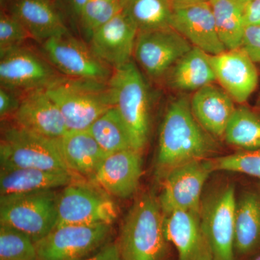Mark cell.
Returning <instances> with one entry per match:
<instances>
[{
    "label": "cell",
    "instance_id": "6da1fadb",
    "mask_svg": "<svg viewBox=\"0 0 260 260\" xmlns=\"http://www.w3.org/2000/svg\"><path fill=\"white\" fill-rule=\"evenodd\" d=\"M217 143L196 120L190 99L180 95L168 105L160 125L156 166L164 177L169 171L194 160H204L216 151Z\"/></svg>",
    "mask_w": 260,
    "mask_h": 260
},
{
    "label": "cell",
    "instance_id": "7a4b0ae2",
    "mask_svg": "<svg viewBox=\"0 0 260 260\" xmlns=\"http://www.w3.org/2000/svg\"><path fill=\"white\" fill-rule=\"evenodd\" d=\"M165 215L158 198L145 193L137 199L121 225L117 246L122 260H165Z\"/></svg>",
    "mask_w": 260,
    "mask_h": 260
},
{
    "label": "cell",
    "instance_id": "3957f363",
    "mask_svg": "<svg viewBox=\"0 0 260 260\" xmlns=\"http://www.w3.org/2000/svg\"><path fill=\"white\" fill-rule=\"evenodd\" d=\"M64 116L68 130H86L114 107L109 82L63 76L45 88Z\"/></svg>",
    "mask_w": 260,
    "mask_h": 260
},
{
    "label": "cell",
    "instance_id": "277c9868",
    "mask_svg": "<svg viewBox=\"0 0 260 260\" xmlns=\"http://www.w3.org/2000/svg\"><path fill=\"white\" fill-rule=\"evenodd\" d=\"M109 85L114 107L129 131L133 148L144 150L150 130V99L144 76L133 61L113 70Z\"/></svg>",
    "mask_w": 260,
    "mask_h": 260
},
{
    "label": "cell",
    "instance_id": "5b68a950",
    "mask_svg": "<svg viewBox=\"0 0 260 260\" xmlns=\"http://www.w3.org/2000/svg\"><path fill=\"white\" fill-rule=\"evenodd\" d=\"M0 161L1 169L70 171L61 155L58 139L32 133L15 123L5 127L2 133Z\"/></svg>",
    "mask_w": 260,
    "mask_h": 260
},
{
    "label": "cell",
    "instance_id": "8992f818",
    "mask_svg": "<svg viewBox=\"0 0 260 260\" xmlns=\"http://www.w3.org/2000/svg\"><path fill=\"white\" fill-rule=\"evenodd\" d=\"M117 214V207L110 195L89 179H76L58 193L56 228L68 225H112Z\"/></svg>",
    "mask_w": 260,
    "mask_h": 260
},
{
    "label": "cell",
    "instance_id": "52a82bcc",
    "mask_svg": "<svg viewBox=\"0 0 260 260\" xmlns=\"http://www.w3.org/2000/svg\"><path fill=\"white\" fill-rule=\"evenodd\" d=\"M55 190L0 197V223L21 231L37 243L57 223Z\"/></svg>",
    "mask_w": 260,
    "mask_h": 260
},
{
    "label": "cell",
    "instance_id": "ba28073f",
    "mask_svg": "<svg viewBox=\"0 0 260 260\" xmlns=\"http://www.w3.org/2000/svg\"><path fill=\"white\" fill-rule=\"evenodd\" d=\"M235 189L228 185L202 200L200 221L213 260H236Z\"/></svg>",
    "mask_w": 260,
    "mask_h": 260
},
{
    "label": "cell",
    "instance_id": "9c48e42d",
    "mask_svg": "<svg viewBox=\"0 0 260 260\" xmlns=\"http://www.w3.org/2000/svg\"><path fill=\"white\" fill-rule=\"evenodd\" d=\"M112 225H68L56 227L35 243L39 260H83L107 245Z\"/></svg>",
    "mask_w": 260,
    "mask_h": 260
},
{
    "label": "cell",
    "instance_id": "30bf717a",
    "mask_svg": "<svg viewBox=\"0 0 260 260\" xmlns=\"http://www.w3.org/2000/svg\"><path fill=\"white\" fill-rule=\"evenodd\" d=\"M43 55L63 76L109 82L112 68L93 52L90 46L69 34L42 44Z\"/></svg>",
    "mask_w": 260,
    "mask_h": 260
},
{
    "label": "cell",
    "instance_id": "8fae6325",
    "mask_svg": "<svg viewBox=\"0 0 260 260\" xmlns=\"http://www.w3.org/2000/svg\"><path fill=\"white\" fill-rule=\"evenodd\" d=\"M213 172L210 160H198L174 168L164 176L158 198L164 215L174 211L200 214L202 191Z\"/></svg>",
    "mask_w": 260,
    "mask_h": 260
},
{
    "label": "cell",
    "instance_id": "7c38bea8",
    "mask_svg": "<svg viewBox=\"0 0 260 260\" xmlns=\"http://www.w3.org/2000/svg\"><path fill=\"white\" fill-rule=\"evenodd\" d=\"M0 57L1 86L18 93L47 88L61 76L45 56L23 46Z\"/></svg>",
    "mask_w": 260,
    "mask_h": 260
},
{
    "label": "cell",
    "instance_id": "4fadbf2b",
    "mask_svg": "<svg viewBox=\"0 0 260 260\" xmlns=\"http://www.w3.org/2000/svg\"><path fill=\"white\" fill-rule=\"evenodd\" d=\"M192 47L173 28L138 32L134 56L150 78L160 79Z\"/></svg>",
    "mask_w": 260,
    "mask_h": 260
},
{
    "label": "cell",
    "instance_id": "5bb4252c",
    "mask_svg": "<svg viewBox=\"0 0 260 260\" xmlns=\"http://www.w3.org/2000/svg\"><path fill=\"white\" fill-rule=\"evenodd\" d=\"M138 34L134 22L121 9L92 34L89 46L101 60L114 70L132 61Z\"/></svg>",
    "mask_w": 260,
    "mask_h": 260
},
{
    "label": "cell",
    "instance_id": "9a60e30c",
    "mask_svg": "<svg viewBox=\"0 0 260 260\" xmlns=\"http://www.w3.org/2000/svg\"><path fill=\"white\" fill-rule=\"evenodd\" d=\"M172 28L210 55L226 51L219 39L209 2L173 5Z\"/></svg>",
    "mask_w": 260,
    "mask_h": 260
},
{
    "label": "cell",
    "instance_id": "2e32d148",
    "mask_svg": "<svg viewBox=\"0 0 260 260\" xmlns=\"http://www.w3.org/2000/svg\"><path fill=\"white\" fill-rule=\"evenodd\" d=\"M216 81L235 103L244 104L257 87L255 63L242 47L210 56Z\"/></svg>",
    "mask_w": 260,
    "mask_h": 260
},
{
    "label": "cell",
    "instance_id": "e0dca14e",
    "mask_svg": "<svg viewBox=\"0 0 260 260\" xmlns=\"http://www.w3.org/2000/svg\"><path fill=\"white\" fill-rule=\"evenodd\" d=\"M142 153L134 149L110 154L89 180L110 196L127 199L135 194L143 174Z\"/></svg>",
    "mask_w": 260,
    "mask_h": 260
},
{
    "label": "cell",
    "instance_id": "ac0fdd59",
    "mask_svg": "<svg viewBox=\"0 0 260 260\" xmlns=\"http://www.w3.org/2000/svg\"><path fill=\"white\" fill-rule=\"evenodd\" d=\"M15 124L51 139L57 140L68 131L64 116L45 88L22 94Z\"/></svg>",
    "mask_w": 260,
    "mask_h": 260
},
{
    "label": "cell",
    "instance_id": "d6986e66",
    "mask_svg": "<svg viewBox=\"0 0 260 260\" xmlns=\"http://www.w3.org/2000/svg\"><path fill=\"white\" fill-rule=\"evenodd\" d=\"M165 217L166 234L177 249V260H213L200 214L174 211Z\"/></svg>",
    "mask_w": 260,
    "mask_h": 260
},
{
    "label": "cell",
    "instance_id": "ffe728a7",
    "mask_svg": "<svg viewBox=\"0 0 260 260\" xmlns=\"http://www.w3.org/2000/svg\"><path fill=\"white\" fill-rule=\"evenodd\" d=\"M190 106L200 125L213 138H224L237 107L235 102L221 87L212 83L197 90L190 99Z\"/></svg>",
    "mask_w": 260,
    "mask_h": 260
},
{
    "label": "cell",
    "instance_id": "44dd1931",
    "mask_svg": "<svg viewBox=\"0 0 260 260\" xmlns=\"http://www.w3.org/2000/svg\"><path fill=\"white\" fill-rule=\"evenodd\" d=\"M80 178L83 177L70 171L44 170L34 168L1 169L0 194L5 196L56 190Z\"/></svg>",
    "mask_w": 260,
    "mask_h": 260
},
{
    "label": "cell",
    "instance_id": "7402d4cb",
    "mask_svg": "<svg viewBox=\"0 0 260 260\" xmlns=\"http://www.w3.org/2000/svg\"><path fill=\"white\" fill-rule=\"evenodd\" d=\"M58 141L69 170L88 179L109 155L87 129L68 130Z\"/></svg>",
    "mask_w": 260,
    "mask_h": 260
},
{
    "label": "cell",
    "instance_id": "603a6c76",
    "mask_svg": "<svg viewBox=\"0 0 260 260\" xmlns=\"http://www.w3.org/2000/svg\"><path fill=\"white\" fill-rule=\"evenodd\" d=\"M32 39L42 43L69 34L62 18L49 0H15L11 11Z\"/></svg>",
    "mask_w": 260,
    "mask_h": 260
},
{
    "label": "cell",
    "instance_id": "cb8c5ba5",
    "mask_svg": "<svg viewBox=\"0 0 260 260\" xmlns=\"http://www.w3.org/2000/svg\"><path fill=\"white\" fill-rule=\"evenodd\" d=\"M210 54L193 47L166 75L167 85L181 92L197 91L216 81Z\"/></svg>",
    "mask_w": 260,
    "mask_h": 260
},
{
    "label": "cell",
    "instance_id": "d4e9b609",
    "mask_svg": "<svg viewBox=\"0 0 260 260\" xmlns=\"http://www.w3.org/2000/svg\"><path fill=\"white\" fill-rule=\"evenodd\" d=\"M260 246V197L243 194L237 201L235 218V250L247 254Z\"/></svg>",
    "mask_w": 260,
    "mask_h": 260
},
{
    "label": "cell",
    "instance_id": "484cf974",
    "mask_svg": "<svg viewBox=\"0 0 260 260\" xmlns=\"http://www.w3.org/2000/svg\"><path fill=\"white\" fill-rule=\"evenodd\" d=\"M219 39L226 50L242 47L246 25L242 6L235 0H210Z\"/></svg>",
    "mask_w": 260,
    "mask_h": 260
},
{
    "label": "cell",
    "instance_id": "4316f807",
    "mask_svg": "<svg viewBox=\"0 0 260 260\" xmlns=\"http://www.w3.org/2000/svg\"><path fill=\"white\" fill-rule=\"evenodd\" d=\"M138 32L172 28L173 4L171 0H122Z\"/></svg>",
    "mask_w": 260,
    "mask_h": 260
},
{
    "label": "cell",
    "instance_id": "83f0119b",
    "mask_svg": "<svg viewBox=\"0 0 260 260\" xmlns=\"http://www.w3.org/2000/svg\"><path fill=\"white\" fill-rule=\"evenodd\" d=\"M87 130L109 155L134 149L129 131L115 107L104 113Z\"/></svg>",
    "mask_w": 260,
    "mask_h": 260
},
{
    "label": "cell",
    "instance_id": "f1b7e54d",
    "mask_svg": "<svg viewBox=\"0 0 260 260\" xmlns=\"http://www.w3.org/2000/svg\"><path fill=\"white\" fill-rule=\"evenodd\" d=\"M224 138L229 144L245 150L260 149V118L248 108L237 107Z\"/></svg>",
    "mask_w": 260,
    "mask_h": 260
},
{
    "label": "cell",
    "instance_id": "f546056e",
    "mask_svg": "<svg viewBox=\"0 0 260 260\" xmlns=\"http://www.w3.org/2000/svg\"><path fill=\"white\" fill-rule=\"evenodd\" d=\"M0 260H39L35 242L10 225H0Z\"/></svg>",
    "mask_w": 260,
    "mask_h": 260
},
{
    "label": "cell",
    "instance_id": "4dcf8cb0",
    "mask_svg": "<svg viewBox=\"0 0 260 260\" xmlns=\"http://www.w3.org/2000/svg\"><path fill=\"white\" fill-rule=\"evenodd\" d=\"M122 9V0H87L80 19L88 38Z\"/></svg>",
    "mask_w": 260,
    "mask_h": 260
},
{
    "label": "cell",
    "instance_id": "1f68e13d",
    "mask_svg": "<svg viewBox=\"0 0 260 260\" xmlns=\"http://www.w3.org/2000/svg\"><path fill=\"white\" fill-rule=\"evenodd\" d=\"M213 172L240 173L260 179V149L247 150L210 160Z\"/></svg>",
    "mask_w": 260,
    "mask_h": 260
},
{
    "label": "cell",
    "instance_id": "d6a6232c",
    "mask_svg": "<svg viewBox=\"0 0 260 260\" xmlns=\"http://www.w3.org/2000/svg\"><path fill=\"white\" fill-rule=\"evenodd\" d=\"M30 37L23 23L13 13L0 15V54L23 47Z\"/></svg>",
    "mask_w": 260,
    "mask_h": 260
},
{
    "label": "cell",
    "instance_id": "836d02e7",
    "mask_svg": "<svg viewBox=\"0 0 260 260\" xmlns=\"http://www.w3.org/2000/svg\"><path fill=\"white\" fill-rule=\"evenodd\" d=\"M22 94L0 87V117L2 121L15 115L21 100Z\"/></svg>",
    "mask_w": 260,
    "mask_h": 260
},
{
    "label": "cell",
    "instance_id": "e575fe53",
    "mask_svg": "<svg viewBox=\"0 0 260 260\" xmlns=\"http://www.w3.org/2000/svg\"><path fill=\"white\" fill-rule=\"evenodd\" d=\"M242 47L254 63H260V26L246 27Z\"/></svg>",
    "mask_w": 260,
    "mask_h": 260
},
{
    "label": "cell",
    "instance_id": "d590c367",
    "mask_svg": "<svg viewBox=\"0 0 260 260\" xmlns=\"http://www.w3.org/2000/svg\"><path fill=\"white\" fill-rule=\"evenodd\" d=\"M246 26H260V0H251L242 5Z\"/></svg>",
    "mask_w": 260,
    "mask_h": 260
},
{
    "label": "cell",
    "instance_id": "8d00e7d4",
    "mask_svg": "<svg viewBox=\"0 0 260 260\" xmlns=\"http://www.w3.org/2000/svg\"><path fill=\"white\" fill-rule=\"evenodd\" d=\"M83 260H122L117 244H107L101 250Z\"/></svg>",
    "mask_w": 260,
    "mask_h": 260
},
{
    "label": "cell",
    "instance_id": "74e56055",
    "mask_svg": "<svg viewBox=\"0 0 260 260\" xmlns=\"http://www.w3.org/2000/svg\"><path fill=\"white\" fill-rule=\"evenodd\" d=\"M87 0H69L70 6L73 13L80 18L82 10Z\"/></svg>",
    "mask_w": 260,
    "mask_h": 260
},
{
    "label": "cell",
    "instance_id": "f35d334b",
    "mask_svg": "<svg viewBox=\"0 0 260 260\" xmlns=\"http://www.w3.org/2000/svg\"><path fill=\"white\" fill-rule=\"evenodd\" d=\"M173 5L191 4V3H204L210 0H171Z\"/></svg>",
    "mask_w": 260,
    "mask_h": 260
},
{
    "label": "cell",
    "instance_id": "ab89813d",
    "mask_svg": "<svg viewBox=\"0 0 260 260\" xmlns=\"http://www.w3.org/2000/svg\"><path fill=\"white\" fill-rule=\"evenodd\" d=\"M236 2H237L239 4H240L241 5L246 4V3H248V2H250L251 0H235Z\"/></svg>",
    "mask_w": 260,
    "mask_h": 260
},
{
    "label": "cell",
    "instance_id": "60d3db41",
    "mask_svg": "<svg viewBox=\"0 0 260 260\" xmlns=\"http://www.w3.org/2000/svg\"><path fill=\"white\" fill-rule=\"evenodd\" d=\"M6 1H7V0H1V3H2V4H3V3H5V2H6Z\"/></svg>",
    "mask_w": 260,
    "mask_h": 260
},
{
    "label": "cell",
    "instance_id": "b9f144b4",
    "mask_svg": "<svg viewBox=\"0 0 260 260\" xmlns=\"http://www.w3.org/2000/svg\"><path fill=\"white\" fill-rule=\"evenodd\" d=\"M255 260H260V256H259L258 258H256Z\"/></svg>",
    "mask_w": 260,
    "mask_h": 260
}]
</instances>
